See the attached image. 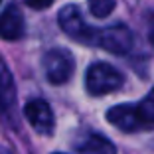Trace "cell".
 I'll list each match as a JSON object with an SVG mask.
<instances>
[{
  "instance_id": "13",
  "label": "cell",
  "mask_w": 154,
  "mask_h": 154,
  "mask_svg": "<svg viewBox=\"0 0 154 154\" xmlns=\"http://www.w3.org/2000/svg\"><path fill=\"white\" fill-rule=\"evenodd\" d=\"M0 154H12V150L6 148V146H0Z\"/></svg>"
},
{
  "instance_id": "9",
  "label": "cell",
  "mask_w": 154,
  "mask_h": 154,
  "mask_svg": "<svg viewBox=\"0 0 154 154\" xmlns=\"http://www.w3.org/2000/svg\"><path fill=\"white\" fill-rule=\"evenodd\" d=\"M75 146L79 150V154H117L115 144L109 138H105L103 134H99V132L85 134L83 138L77 140Z\"/></svg>"
},
{
  "instance_id": "3",
  "label": "cell",
  "mask_w": 154,
  "mask_h": 154,
  "mask_svg": "<svg viewBox=\"0 0 154 154\" xmlns=\"http://www.w3.org/2000/svg\"><path fill=\"white\" fill-rule=\"evenodd\" d=\"M73 71H75V59L71 51L63 48H54L44 55V73L50 83L63 85L71 79Z\"/></svg>"
},
{
  "instance_id": "15",
  "label": "cell",
  "mask_w": 154,
  "mask_h": 154,
  "mask_svg": "<svg viewBox=\"0 0 154 154\" xmlns=\"http://www.w3.org/2000/svg\"><path fill=\"white\" fill-rule=\"evenodd\" d=\"M54 154H61V152H54Z\"/></svg>"
},
{
  "instance_id": "8",
  "label": "cell",
  "mask_w": 154,
  "mask_h": 154,
  "mask_svg": "<svg viewBox=\"0 0 154 154\" xmlns=\"http://www.w3.org/2000/svg\"><path fill=\"white\" fill-rule=\"evenodd\" d=\"M107 121L117 127L119 131L125 132H136V131H144L140 117L136 113L134 105H115L107 111Z\"/></svg>"
},
{
  "instance_id": "4",
  "label": "cell",
  "mask_w": 154,
  "mask_h": 154,
  "mask_svg": "<svg viewBox=\"0 0 154 154\" xmlns=\"http://www.w3.org/2000/svg\"><path fill=\"white\" fill-rule=\"evenodd\" d=\"M132 32L125 24H115L109 28H99V36H97V48L111 51L117 55H125L132 48Z\"/></svg>"
},
{
  "instance_id": "10",
  "label": "cell",
  "mask_w": 154,
  "mask_h": 154,
  "mask_svg": "<svg viewBox=\"0 0 154 154\" xmlns=\"http://www.w3.org/2000/svg\"><path fill=\"white\" fill-rule=\"evenodd\" d=\"M134 107H136V113H138V117H140L144 128H152L154 127V87L150 89L148 95H146L142 101H138Z\"/></svg>"
},
{
  "instance_id": "5",
  "label": "cell",
  "mask_w": 154,
  "mask_h": 154,
  "mask_svg": "<svg viewBox=\"0 0 154 154\" xmlns=\"http://www.w3.org/2000/svg\"><path fill=\"white\" fill-rule=\"evenodd\" d=\"M24 115H26L28 122L32 125V128L36 132L44 136H50L55 128V119H54V111H51L50 103L44 99H32L28 101L24 107Z\"/></svg>"
},
{
  "instance_id": "7",
  "label": "cell",
  "mask_w": 154,
  "mask_h": 154,
  "mask_svg": "<svg viewBox=\"0 0 154 154\" xmlns=\"http://www.w3.org/2000/svg\"><path fill=\"white\" fill-rule=\"evenodd\" d=\"M26 32V20L22 10L16 4H10L0 14V38L6 42H16Z\"/></svg>"
},
{
  "instance_id": "12",
  "label": "cell",
  "mask_w": 154,
  "mask_h": 154,
  "mask_svg": "<svg viewBox=\"0 0 154 154\" xmlns=\"http://www.w3.org/2000/svg\"><path fill=\"white\" fill-rule=\"evenodd\" d=\"M51 2H54V0H26V4L32 6V8H36V10L48 8V6H51Z\"/></svg>"
},
{
  "instance_id": "14",
  "label": "cell",
  "mask_w": 154,
  "mask_h": 154,
  "mask_svg": "<svg viewBox=\"0 0 154 154\" xmlns=\"http://www.w3.org/2000/svg\"><path fill=\"white\" fill-rule=\"evenodd\" d=\"M150 42H152V44H154V30H152V32H150Z\"/></svg>"
},
{
  "instance_id": "2",
  "label": "cell",
  "mask_w": 154,
  "mask_h": 154,
  "mask_svg": "<svg viewBox=\"0 0 154 154\" xmlns=\"http://www.w3.org/2000/svg\"><path fill=\"white\" fill-rule=\"evenodd\" d=\"M57 22L65 34L73 40L81 42L85 45H97V36H99V28H91L83 20L81 10L75 4H67L65 8L59 10Z\"/></svg>"
},
{
  "instance_id": "6",
  "label": "cell",
  "mask_w": 154,
  "mask_h": 154,
  "mask_svg": "<svg viewBox=\"0 0 154 154\" xmlns=\"http://www.w3.org/2000/svg\"><path fill=\"white\" fill-rule=\"evenodd\" d=\"M0 117L10 125H14L12 119H16V85L2 57H0Z\"/></svg>"
},
{
  "instance_id": "11",
  "label": "cell",
  "mask_w": 154,
  "mask_h": 154,
  "mask_svg": "<svg viewBox=\"0 0 154 154\" xmlns=\"http://www.w3.org/2000/svg\"><path fill=\"white\" fill-rule=\"evenodd\" d=\"M89 10L95 18H107L115 10V0H89Z\"/></svg>"
},
{
  "instance_id": "16",
  "label": "cell",
  "mask_w": 154,
  "mask_h": 154,
  "mask_svg": "<svg viewBox=\"0 0 154 154\" xmlns=\"http://www.w3.org/2000/svg\"><path fill=\"white\" fill-rule=\"evenodd\" d=\"M0 2H2V0H0Z\"/></svg>"
},
{
  "instance_id": "1",
  "label": "cell",
  "mask_w": 154,
  "mask_h": 154,
  "mask_svg": "<svg viewBox=\"0 0 154 154\" xmlns=\"http://www.w3.org/2000/svg\"><path fill=\"white\" fill-rule=\"evenodd\" d=\"M122 83H125V75L119 71L117 67L109 63H103V61H97V63L89 65L85 73V87L89 95H109L113 91L121 89Z\"/></svg>"
}]
</instances>
